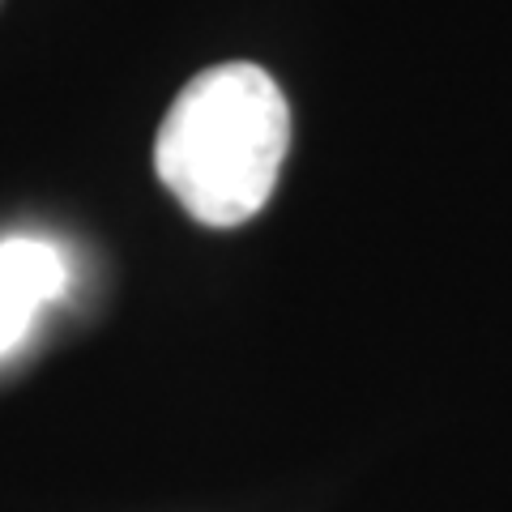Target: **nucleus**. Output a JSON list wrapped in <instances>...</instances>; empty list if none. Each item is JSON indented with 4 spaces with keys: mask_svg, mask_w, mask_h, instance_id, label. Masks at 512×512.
I'll use <instances>...</instances> for the list:
<instances>
[{
    "mask_svg": "<svg viewBox=\"0 0 512 512\" xmlns=\"http://www.w3.org/2000/svg\"><path fill=\"white\" fill-rule=\"evenodd\" d=\"M291 107L256 64H218L180 90L154 141V171L205 227H239L274 197Z\"/></svg>",
    "mask_w": 512,
    "mask_h": 512,
    "instance_id": "nucleus-1",
    "label": "nucleus"
},
{
    "mask_svg": "<svg viewBox=\"0 0 512 512\" xmlns=\"http://www.w3.org/2000/svg\"><path fill=\"white\" fill-rule=\"evenodd\" d=\"M64 291H69V261L52 239H0V359L26 342L39 308L56 303Z\"/></svg>",
    "mask_w": 512,
    "mask_h": 512,
    "instance_id": "nucleus-2",
    "label": "nucleus"
}]
</instances>
